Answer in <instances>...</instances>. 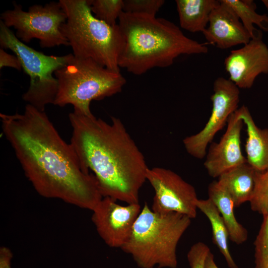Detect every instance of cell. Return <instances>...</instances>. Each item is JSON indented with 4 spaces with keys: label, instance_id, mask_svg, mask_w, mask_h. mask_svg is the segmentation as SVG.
I'll list each match as a JSON object with an SVG mask.
<instances>
[{
    "label": "cell",
    "instance_id": "cell-1",
    "mask_svg": "<svg viewBox=\"0 0 268 268\" xmlns=\"http://www.w3.org/2000/svg\"><path fill=\"white\" fill-rule=\"evenodd\" d=\"M3 134L24 174L40 196L92 210L103 198L71 144L44 111L27 104L22 114L0 113Z\"/></svg>",
    "mask_w": 268,
    "mask_h": 268
},
{
    "label": "cell",
    "instance_id": "cell-2",
    "mask_svg": "<svg viewBox=\"0 0 268 268\" xmlns=\"http://www.w3.org/2000/svg\"><path fill=\"white\" fill-rule=\"evenodd\" d=\"M68 119L70 143L84 169L93 172L103 197L127 204L139 203V191L149 168L120 119L112 117L109 123L74 111Z\"/></svg>",
    "mask_w": 268,
    "mask_h": 268
},
{
    "label": "cell",
    "instance_id": "cell-3",
    "mask_svg": "<svg viewBox=\"0 0 268 268\" xmlns=\"http://www.w3.org/2000/svg\"><path fill=\"white\" fill-rule=\"evenodd\" d=\"M118 21L124 39L119 66L134 75L169 67L182 55L208 52L205 44L187 37L165 18L123 11Z\"/></svg>",
    "mask_w": 268,
    "mask_h": 268
},
{
    "label": "cell",
    "instance_id": "cell-4",
    "mask_svg": "<svg viewBox=\"0 0 268 268\" xmlns=\"http://www.w3.org/2000/svg\"><path fill=\"white\" fill-rule=\"evenodd\" d=\"M191 219L177 212H154L145 202L121 249L140 268H176L177 247Z\"/></svg>",
    "mask_w": 268,
    "mask_h": 268
},
{
    "label": "cell",
    "instance_id": "cell-5",
    "mask_svg": "<svg viewBox=\"0 0 268 268\" xmlns=\"http://www.w3.org/2000/svg\"><path fill=\"white\" fill-rule=\"evenodd\" d=\"M67 15L61 27L78 58L91 59L107 68L120 71L124 39L118 24L110 25L95 17L87 0H60Z\"/></svg>",
    "mask_w": 268,
    "mask_h": 268
},
{
    "label": "cell",
    "instance_id": "cell-6",
    "mask_svg": "<svg viewBox=\"0 0 268 268\" xmlns=\"http://www.w3.org/2000/svg\"><path fill=\"white\" fill-rule=\"evenodd\" d=\"M58 92L54 105L73 106L74 111L91 116L90 103L120 92L126 83L120 71L110 70L91 59L73 55L54 73Z\"/></svg>",
    "mask_w": 268,
    "mask_h": 268
},
{
    "label": "cell",
    "instance_id": "cell-7",
    "mask_svg": "<svg viewBox=\"0 0 268 268\" xmlns=\"http://www.w3.org/2000/svg\"><path fill=\"white\" fill-rule=\"evenodd\" d=\"M1 48L9 49L19 59L22 68L30 77V84L22 99L37 109L44 111L45 106L54 104L58 81L53 74L64 67L73 56H48L28 46L19 40L3 22L0 21Z\"/></svg>",
    "mask_w": 268,
    "mask_h": 268
},
{
    "label": "cell",
    "instance_id": "cell-8",
    "mask_svg": "<svg viewBox=\"0 0 268 268\" xmlns=\"http://www.w3.org/2000/svg\"><path fill=\"white\" fill-rule=\"evenodd\" d=\"M13 4L12 9L1 13L0 20L7 27L16 30L15 35L21 42L25 44L37 39L43 48L69 46L61 30L67 17L59 1L33 5L27 11L20 4Z\"/></svg>",
    "mask_w": 268,
    "mask_h": 268
},
{
    "label": "cell",
    "instance_id": "cell-9",
    "mask_svg": "<svg viewBox=\"0 0 268 268\" xmlns=\"http://www.w3.org/2000/svg\"><path fill=\"white\" fill-rule=\"evenodd\" d=\"M155 195L151 209L156 212H177L191 219L197 214L198 200L195 188L170 169L148 168L146 174Z\"/></svg>",
    "mask_w": 268,
    "mask_h": 268
},
{
    "label": "cell",
    "instance_id": "cell-10",
    "mask_svg": "<svg viewBox=\"0 0 268 268\" xmlns=\"http://www.w3.org/2000/svg\"><path fill=\"white\" fill-rule=\"evenodd\" d=\"M213 91L210 97L212 110L207 122L200 132L183 140L187 152L200 159L205 157L208 144L224 127L230 116L238 109L239 88L229 79L217 77L213 83Z\"/></svg>",
    "mask_w": 268,
    "mask_h": 268
},
{
    "label": "cell",
    "instance_id": "cell-11",
    "mask_svg": "<svg viewBox=\"0 0 268 268\" xmlns=\"http://www.w3.org/2000/svg\"><path fill=\"white\" fill-rule=\"evenodd\" d=\"M115 199L103 197L92 210V221L103 241L110 247L120 248L128 240L140 213L139 203L122 205Z\"/></svg>",
    "mask_w": 268,
    "mask_h": 268
},
{
    "label": "cell",
    "instance_id": "cell-12",
    "mask_svg": "<svg viewBox=\"0 0 268 268\" xmlns=\"http://www.w3.org/2000/svg\"><path fill=\"white\" fill-rule=\"evenodd\" d=\"M224 66L228 79L239 88H250L258 75L268 73V47L262 39H251L231 51Z\"/></svg>",
    "mask_w": 268,
    "mask_h": 268
},
{
    "label": "cell",
    "instance_id": "cell-13",
    "mask_svg": "<svg viewBox=\"0 0 268 268\" xmlns=\"http://www.w3.org/2000/svg\"><path fill=\"white\" fill-rule=\"evenodd\" d=\"M227 130L218 143L213 142L206 155L204 166L208 175L218 177L226 171L247 162L240 147L244 125L236 110L227 120Z\"/></svg>",
    "mask_w": 268,
    "mask_h": 268
},
{
    "label": "cell",
    "instance_id": "cell-14",
    "mask_svg": "<svg viewBox=\"0 0 268 268\" xmlns=\"http://www.w3.org/2000/svg\"><path fill=\"white\" fill-rule=\"evenodd\" d=\"M202 34L208 43L223 50L244 45L251 40L235 12L223 0L212 11Z\"/></svg>",
    "mask_w": 268,
    "mask_h": 268
},
{
    "label": "cell",
    "instance_id": "cell-15",
    "mask_svg": "<svg viewBox=\"0 0 268 268\" xmlns=\"http://www.w3.org/2000/svg\"><path fill=\"white\" fill-rule=\"evenodd\" d=\"M237 110L246 126L247 161L256 170L264 171L268 168V128L257 127L246 106L243 105Z\"/></svg>",
    "mask_w": 268,
    "mask_h": 268
},
{
    "label": "cell",
    "instance_id": "cell-16",
    "mask_svg": "<svg viewBox=\"0 0 268 268\" xmlns=\"http://www.w3.org/2000/svg\"><path fill=\"white\" fill-rule=\"evenodd\" d=\"M256 172L247 162L218 177L217 182L230 196L235 207L250 201L255 188Z\"/></svg>",
    "mask_w": 268,
    "mask_h": 268
},
{
    "label": "cell",
    "instance_id": "cell-17",
    "mask_svg": "<svg viewBox=\"0 0 268 268\" xmlns=\"http://www.w3.org/2000/svg\"><path fill=\"white\" fill-rule=\"evenodd\" d=\"M208 195L224 220L230 240L238 245L245 242L248 238L247 230L237 220L234 204L229 194L217 181H213L208 186Z\"/></svg>",
    "mask_w": 268,
    "mask_h": 268
},
{
    "label": "cell",
    "instance_id": "cell-18",
    "mask_svg": "<svg viewBox=\"0 0 268 268\" xmlns=\"http://www.w3.org/2000/svg\"><path fill=\"white\" fill-rule=\"evenodd\" d=\"M179 23L182 28L191 32L203 33L208 26L217 0H176Z\"/></svg>",
    "mask_w": 268,
    "mask_h": 268
},
{
    "label": "cell",
    "instance_id": "cell-19",
    "mask_svg": "<svg viewBox=\"0 0 268 268\" xmlns=\"http://www.w3.org/2000/svg\"><path fill=\"white\" fill-rule=\"evenodd\" d=\"M197 206L209 220L212 228L213 242L224 257L228 266L230 268H239L229 251L227 228L215 204L209 198L198 199Z\"/></svg>",
    "mask_w": 268,
    "mask_h": 268
},
{
    "label": "cell",
    "instance_id": "cell-20",
    "mask_svg": "<svg viewBox=\"0 0 268 268\" xmlns=\"http://www.w3.org/2000/svg\"><path fill=\"white\" fill-rule=\"evenodd\" d=\"M235 12L251 39L261 40L263 34L255 25L261 30L268 31V16L256 12V5L252 0H223Z\"/></svg>",
    "mask_w": 268,
    "mask_h": 268
},
{
    "label": "cell",
    "instance_id": "cell-21",
    "mask_svg": "<svg viewBox=\"0 0 268 268\" xmlns=\"http://www.w3.org/2000/svg\"><path fill=\"white\" fill-rule=\"evenodd\" d=\"M92 13L110 25L117 24L123 12V0H87Z\"/></svg>",
    "mask_w": 268,
    "mask_h": 268
},
{
    "label": "cell",
    "instance_id": "cell-22",
    "mask_svg": "<svg viewBox=\"0 0 268 268\" xmlns=\"http://www.w3.org/2000/svg\"><path fill=\"white\" fill-rule=\"evenodd\" d=\"M249 202L253 211L263 216L268 214V168L256 170L255 188Z\"/></svg>",
    "mask_w": 268,
    "mask_h": 268
},
{
    "label": "cell",
    "instance_id": "cell-23",
    "mask_svg": "<svg viewBox=\"0 0 268 268\" xmlns=\"http://www.w3.org/2000/svg\"><path fill=\"white\" fill-rule=\"evenodd\" d=\"M254 245L255 268H268V214L263 216Z\"/></svg>",
    "mask_w": 268,
    "mask_h": 268
},
{
    "label": "cell",
    "instance_id": "cell-24",
    "mask_svg": "<svg viewBox=\"0 0 268 268\" xmlns=\"http://www.w3.org/2000/svg\"><path fill=\"white\" fill-rule=\"evenodd\" d=\"M123 11L125 12L156 16L165 0H123Z\"/></svg>",
    "mask_w": 268,
    "mask_h": 268
},
{
    "label": "cell",
    "instance_id": "cell-25",
    "mask_svg": "<svg viewBox=\"0 0 268 268\" xmlns=\"http://www.w3.org/2000/svg\"><path fill=\"white\" fill-rule=\"evenodd\" d=\"M210 250L202 242L193 244L187 254V259L190 268H204L205 260Z\"/></svg>",
    "mask_w": 268,
    "mask_h": 268
},
{
    "label": "cell",
    "instance_id": "cell-26",
    "mask_svg": "<svg viewBox=\"0 0 268 268\" xmlns=\"http://www.w3.org/2000/svg\"><path fill=\"white\" fill-rule=\"evenodd\" d=\"M10 67L20 71L22 66L18 58L16 55L9 54L3 49H0V68L3 67Z\"/></svg>",
    "mask_w": 268,
    "mask_h": 268
},
{
    "label": "cell",
    "instance_id": "cell-27",
    "mask_svg": "<svg viewBox=\"0 0 268 268\" xmlns=\"http://www.w3.org/2000/svg\"><path fill=\"white\" fill-rule=\"evenodd\" d=\"M12 253L7 247L2 246L0 248V268H11V261Z\"/></svg>",
    "mask_w": 268,
    "mask_h": 268
},
{
    "label": "cell",
    "instance_id": "cell-28",
    "mask_svg": "<svg viewBox=\"0 0 268 268\" xmlns=\"http://www.w3.org/2000/svg\"><path fill=\"white\" fill-rule=\"evenodd\" d=\"M204 268H219L215 262L214 256L211 251L206 259Z\"/></svg>",
    "mask_w": 268,
    "mask_h": 268
},
{
    "label": "cell",
    "instance_id": "cell-29",
    "mask_svg": "<svg viewBox=\"0 0 268 268\" xmlns=\"http://www.w3.org/2000/svg\"><path fill=\"white\" fill-rule=\"evenodd\" d=\"M262 1L264 3L265 6L266 7V8L268 10V0H262Z\"/></svg>",
    "mask_w": 268,
    "mask_h": 268
}]
</instances>
